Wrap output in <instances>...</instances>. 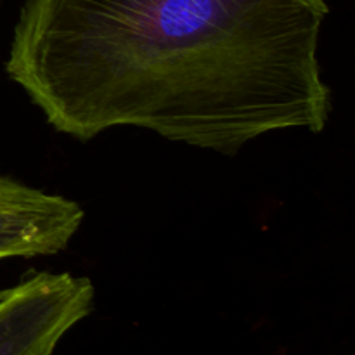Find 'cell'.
<instances>
[{"label": "cell", "instance_id": "6da1fadb", "mask_svg": "<svg viewBox=\"0 0 355 355\" xmlns=\"http://www.w3.org/2000/svg\"><path fill=\"white\" fill-rule=\"evenodd\" d=\"M326 0H26L6 71L54 130L139 127L234 155L286 128L324 130Z\"/></svg>", "mask_w": 355, "mask_h": 355}, {"label": "cell", "instance_id": "3957f363", "mask_svg": "<svg viewBox=\"0 0 355 355\" xmlns=\"http://www.w3.org/2000/svg\"><path fill=\"white\" fill-rule=\"evenodd\" d=\"M83 217L76 201L0 175V260L62 252Z\"/></svg>", "mask_w": 355, "mask_h": 355}, {"label": "cell", "instance_id": "7a4b0ae2", "mask_svg": "<svg viewBox=\"0 0 355 355\" xmlns=\"http://www.w3.org/2000/svg\"><path fill=\"white\" fill-rule=\"evenodd\" d=\"M94 284L69 272H38L0 293V355H52L92 312Z\"/></svg>", "mask_w": 355, "mask_h": 355}]
</instances>
